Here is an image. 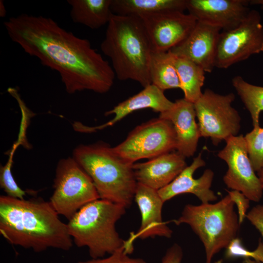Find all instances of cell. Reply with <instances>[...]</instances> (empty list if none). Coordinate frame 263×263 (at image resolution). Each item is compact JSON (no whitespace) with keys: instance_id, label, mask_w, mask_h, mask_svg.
Masks as SVG:
<instances>
[{"instance_id":"ffe728a7","label":"cell","mask_w":263,"mask_h":263,"mask_svg":"<svg viewBox=\"0 0 263 263\" xmlns=\"http://www.w3.org/2000/svg\"><path fill=\"white\" fill-rule=\"evenodd\" d=\"M112 0H68L74 22L97 29L107 25L113 14Z\"/></svg>"},{"instance_id":"7c38bea8","label":"cell","mask_w":263,"mask_h":263,"mask_svg":"<svg viewBox=\"0 0 263 263\" xmlns=\"http://www.w3.org/2000/svg\"><path fill=\"white\" fill-rule=\"evenodd\" d=\"M152 52H168L190 34L197 20L189 14L168 11L140 15Z\"/></svg>"},{"instance_id":"ac0fdd59","label":"cell","mask_w":263,"mask_h":263,"mask_svg":"<svg viewBox=\"0 0 263 263\" xmlns=\"http://www.w3.org/2000/svg\"><path fill=\"white\" fill-rule=\"evenodd\" d=\"M186 157L178 153L168 152L144 162L133 164L138 183L158 190L170 184L187 166Z\"/></svg>"},{"instance_id":"8992f818","label":"cell","mask_w":263,"mask_h":263,"mask_svg":"<svg viewBox=\"0 0 263 263\" xmlns=\"http://www.w3.org/2000/svg\"><path fill=\"white\" fill-rule=\"evenodd\" d=\"M234 206L227 194L214 204H188L173 220L177 225H189L199 237L205 248L206 263H211L215 254L237 238L240 225Z\"/></svg>"},{"instance_id":"5b68a950","label":"cell","mask_w":263,"mask_h":263,"mask_svg":"<svg viewBox=\"0 0 263 263\" xmlns=\"http://www.w3.org/2000/svg\"><path fill=\"white\" fill-rule=\"evenodd\" d=\"M126 208L98 199L85 205L68 220V232L78 247H87L92 259L111 254L125 244L115 228Z\"/></svg>"},{"instance_id":"5bb4252c","label":"cell","mask_w":263,"mask_h":263,"mask_svg":"<svg viewBox=\"0 0 263 263\" xmlns=\"http://www.w3.org/2000/svg\"><path fill=\"white\" fill-rule=\"evenodd\" d=\"M221 29L197 21L188 37L169 51L174 56L187 58L207 73L215 67L218 41Z\"/></svg>"},{"instance_id":"f546056e","label":"cell","mask_w":263,"mask_h":263,"mask_svg":"<svg viewBox=\"0 0 263 263\" xmlns=\"http://www.w3.org/2000/svg\"><path fill=\"white\" fill-rule=\"evenodd\" d=\"M246 218L260 232L263 240V206L257 205L253 207Z\"/></svg>"},{"instance_id":"7402d4cb","label":"cell","mask_w":263,"mask_h":263,"mask_svg":"<svg viewBox=\"0 0 263 263\" xmlns=\"http://www.w3.org/2000/svg\"><path fill=\"white\" fill-rule=\"evenodd\" d=\"M150 76L151 84L161 90L181 88L174 64V56L169 52H152Z\"/></svg>"},{"instance_id":"30bf717a","label":"cell","mask_w":263,"mask_h":263,"mask_svg":"<svg viewBox=\"0 0 263 263\" xmlns=\"http://www.w3.org/2000/svg\"><path fill=\"white\" fill-rule=\"evenodd\" d=\"M258 11L250 10L236 28L219 35L215 67L226 69L263 52V24Z\"/></svg>"},{"instance_id":"277c9868","label":"cell","mask_w":263,"mask_h":263,"mask_svg":"<svg viewBox=\"0 0 263 263\" xmlns=\"http://www.w3.org/2000/svg\"><path fill=\"white\" fill-rule=\"evenodd\" d=\"M72 157L91 178L100 199L126 208L131 205L137 185L133 164L103 142L80 145L74 150Z\"/></svg>"},{"instance_id":"836d02e7","label":"cell","mask_w":263,"mask_h":263,"mask_svg":"<svg viewBox=\"0 0 263 263\" xmlns=\"http://www.w3.org/2000/svg\"><path fill=\"white\" fill-rule=\"evenodd\" d=\"M258 176L259 178L262 186L263 188V166L261 169L258 172Z\"/></svg>"},{"instance_id":"4fadbf2b","label":"cell","mask_w":263,"mask_h":263,"mask_svg":"<svg viewBox=\"0 0 263 263\" xmlns=\"http://www.w3.org/2000/svg\"><path fill=\"white\" fill-rule=\"evenodd\" d=\"M250 0H186V10L197 21L228 31L237 27L250 10Z\"/></svg>"},{"instance_id":"4316f807","label":"cell","mask_w":263,"mask_h":263,"mask_svg":"<svg viewBox=\"0 0 263 263\" xmlns=\"http://www.w3.org/2000/svg\"><path fill=\"white\" fill-rule=\"evenodd\" d=\"M225 256L228 259L243 258L248 263L252 259L257 263H263V243L259 242L257 248L250 251L244 247L241 240L237 237L226 248Z\"/></svg>"},{"instance_id":"e0dca14e","label":"cell","mask_w":263,"mask_h":263,"mask_svg":"<svg viewBox=\"0 0 263 263\" xmlns=\"http://www.w3.org/2000/svg\"><path fill=\"white\" fill-rule=\"evenodd\" d=\"M159 117L172 124L176 136L177 152L186 158L192 156L201 137L194 103L184 98L178 99L169 110L160 113Z\"/></svg>"},{"instance_id":"ba28073f","label":"cell","mask_w":263,"mask_h":263,"mask_svg":"<svg viewBox=\"0 0 263 263\" xmlns=\"http://www.w3.org/2000/svg\"><path fill=\"white\" fill-rule=\"evenodd\" d=\"M233 93L220 94L207 89L194 103L200 136L209 138L214 145L238 135L241 118L231 105Z\"/></svg>"},{"instance_id":"d4e9b609","label":"cell","mask_w":263,"mask_h":263,"mask_svg":"<svg viewBox=\"0 0 263 263\" xmlns=\"http://www.w3.org/2000/svg\"><path fill=\"white\" fill-rule=\"evenodd\" d=\"M18 147L13 145L9 153L7 163L0 167V186L7 196L14 198L24 199L26 191L21 189L16 182L12 173L13 156Z\"/></svg>"},{"instance_id":"d6a6232c","label":"cell","mask_w":263,"mask_h":263,"mask_svg":"<svg viewBox=\"0 0 263 263\" xmlns=\"http://www.w3.org/2000/svg\"><path fill=\"white\" fill-rule=\"evenodd\" d=\"M251 4L259 5L263 9V0H252L249 1Z\"/></svg>"},{"instance_id":"9a60e30c","label":"cell","mask_w":263,"mask_h":263,"mask_svg":"<svg viewBox=\"0 0 263 263\" xmlns=\"http://www.w3.org/2000/svg\"><path fill=\"white\" fill-rule=\"evenodd\" d=\"M134 200L141 215V223L138 231L129 238L132 243L137 238L145 239L160 236L170 238L172 231L162 219L164 202L158 190L137 183Z\"/></svg>"},{"instance_id":"83f0119b","label":"cell","mask_w":263,"mask_h":263,"mask_svg":"<svg viewBox=\"0 0 263 263\" xmlns=\"http://www.w3.org/2000/svg\"><path fill=\"white\" fill-rule=\"evenodd\" d=\"M125 245L108 257L81 261L78 263H146L143 259L130 257L126 251Z\"/></svg>"},{"instance_id":"44dd1931","label":"cell","mask_w":263,"mask_h":263,"mask_svg":"<svg viewBox=\"0 0 263 263\" xmlns=\"http://www.w3.org/2000/svg\"><path fill=\"white\" fill-rule=\"evenodd\" d=\"M111 9L113 14L124 16L168 11L184 12L186 0H112Z\"/></svg>"},{"instance_id":"cb8c5ba5","label":"cell","mask_w":263,"mask_h":263,"mask_svg":"<svg viewBox=\"0 0 263 263\" xmlns=\"http://www.w3.org/2000/svg\"><path fill=\"white\" fill-rule=\"evenodd\" d=\"M232 84L250 113L253 128L259 126L263 112V87L248 83L239 75L233 77Z\"/></svg>"},{"instance_id":"1f68e13d","label":"cell","mask_w":263,"mask_h":263,"mask_svg":"<svg viewBox=\"0 0 263 263\" xmlns=\"http://www.w3.org/2000/svg\"><path fill=\"white\" fill-rule=\"evenodd\" d=\"M6 13V9L4 7L3 2L2 0H0V16L1 17H4Z\"/></svg>"},{"instance_id":"8fae6325","label":"cell","mask_w":263,"mask_h":263,"mask_svg":"<svg viewBox=\"0 0 263 263\" xmlns=\"http://www.w3.org/2000/svg\"><path fill=\"white\" fill-rule=\"evenodd\" d=\"M225 147L217 154L226 162L228 169L223 177L227 187L243 193L250 201L259 202L263 188L249 158L243 135L226 139Z\"/></svg>"},{"instance_id":"6da1fadb","label":"cell","mask_w":263,"mask_h":263,"mask_svg":"<svg viewBox=\"0 0 263 263\" xmlns=\"http://www.w3.org/2000/svg\"><path fill=\"white\" fill-rule=\"evenodd\" d=\"M4 26L11 40L30 56L59 74L66 92L99 94L112 88L115 73L89 40L75 36L50 18L21 14Z\"/></svg>"},{"instance_id":"603a6c76","label":"cell","mask_w":263,"mask_h":263,"mask_svg":"<svg viewBox=\"0 0 263 263\" xmlns=\"http://www.w3.org/2000/svg\"><path fill=\"white\" fill-rule=\"evenodd\" d=\"M174 56V64L184 94V98L194 103L202 95L205 79L204 70L193 62Z\"/></svg>"},{"instance_id":"7a4b0ae2","label":"cell","mask_w":263,"mask_h":263,"mask_svg":"<svg viewBox=\"0 0 263 263\" xmlns=\"http://www.w3.org/2000/svg\"><path fill=\"white\" fill-rule=\"evenodd\" d=\"M58 215L49 201L0 196V233L14 245L36 252L69 250L73 239Z\"/></svg>"},{"instance_id":"52a82bcc","label":"cell","mask_w":263,"mask_h":263,"mask_svg":"<svg viewBox=\"0 0 263 263\" xmlns=\"http://www.w3.org/2000/svg\"><path fill=\"white\" fill-rule=\"evenodd\" d=\"M53 188L49 202L68 220L85 205L100 199L91 178L73 157L58 162Z\"/></svg>"},{"instance_id":"d6986e66","label":"cell","mask_w":263,"mask_h":263,"mask_svg":"<svg viewBox=\"0 0 263 263\" xmlns=\"http://www.w3.org/2000/svg\"><path fill=\"white\" fill-rule=\"evenodd\" d=\"M174 102L169 100L164 91L151 84L135 95L118 103L112 110L107 111L106 116L113 114V118L104 124L94 127V130H101L113 126L122 119L137 110L151 109L155 112L163 113L169 110Z\"/></svg>"},{"instance_id":"9c48e42d","label":"cell","mask_w":263,"mask_h":263,"mask_svg":"<svg viewBox=\"0 0 263 263\" xmlns=\"http://www.w3.org/2000/svg\"><path fill=\"white\" fill-rule=\"evenodd\" d=\"M176 136L172 124L158 117L134 128L114 151L132 163L145 158L151 159L176 150Z\"/></svg>"},{"instance_id":"484cf974","label":"cell","mask_w":263,"mask_h":263,"mask_svg":"<svg viewBox=\"0 0 263 263\" xmlns=\"http://www.w3.org/2000/svg\"><path fill=\"white\" fill-rule=\"evenodd\" d=\"M244 138L251 164L258 172L263 166V128H253Z\"/></svg>"},{"instance_id":"f1b7e54d","label":"cell","mask_w":263,"mask_h":263,"mask_svg":"<svg viewBox=\"0 0 263 263\" xmlns=\"http://www.w3.org/2000/svg\"><path fill=\"white\" fill-rule=\"evenodd\" d=\"M235 205L237 207L239 222L240 225L246 217V212L249 207V200L243 193L236 190L227 191Z\"/></svg>"},{"instance_id":"4dcf8cb0","label":"cell","mask_w":263,"mask_h":263,"mask_svg":"<svg viewBox=\"0 0 263 263\" xmlns=\"http://www.w3.org/2000/svg\"><path fill=\"white\" fill-rule=\"evenodd\" d=\"M183 255L181 247L177 244H174L168 249L162 258L161 263H181Z\"/></svg>"},{"instance_id":"3957f363","label":"cell","mask_w":263,"mask_h":263,"mask_svg":"<svg viewBox=\"0 0 263 263\" xmlns=\"http://www.w3.org/2000/svg\"><path fill=\"white\" fill-rule=\"evenodd\" d=\"M120 80H132L145 87L151 84L150 64L152 49L141 18L113 14L100 44Z\"/></svg>"},{"instance_id":"2e32d148","label":"cell","mask_w":263,"mask_h":263,"mask_svg":"<svg viewBox=\"0 0 263 263\" xmlns=\"http://www.w3.org/2000/svg\"><path fill=\"white\" fill-rule=\"evenodd\" d=\"M205 165L206 162L200 153L170 184L158 190L162 201L165 203L184 193L195 195L202 203L217 200V196L210 189L214 175L213 171L207 169L200 177L195 179L193 176L196 169Z\"/></svg>"}]
</instances>
